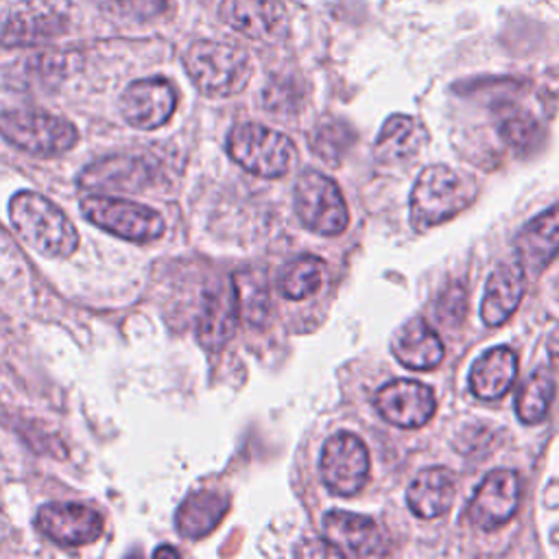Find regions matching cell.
Wrapping results in <instances>:
<instances>
[{"mask_svg": "<svg viewBox=\"0 0 559 559\" xmlns=\"http://www.w3.org/2000/svg\"><path fill=\"white\" fill-rule=\"evenodd\" d=\"M183 68L199 92L207 96L238 94L251 79L249 55L231 44L201 39L183 52Z\"/></svg>", "mask_w": 559, "mask_h": 559, "instance_id": "2", "label": "cell"}, {"mask_svg": "<svg viewBox=\"0 0 559 559\" xmlns=\"http://www.w3.org/2000/svg\"><path fill=\"white\" fill-rule=\"evenodd\" d=\"M474 194V186L450 166H428L411 192V221L419 229L435 227L467 207Z\"/></svg>", "mask_w": 559, "mask_h": 559, "instance_id": "3", "label": "cell"}, {"mask_svg": "<svg viewBox=\"0 0 559 559\" xmlns=\"http://www.w3.org/2000/svg\"><path fill=\"white\" fill-rule=\"evenodd\" d=\"M236 321H238V306H236L231 282L210 288L205 293L201 314L197 321L199 343L207 349H221L234 336Z\"/></svg>", "mask_w": 559, "mask_h": 559, "instance_id": "18", "label": "cell"}, {"mask_svg": "<svg viewBox=\"0 0 559 559\" xmlns=\"http://www.w3.org/2000/svg\"><path fill=\"white\" fill-rule=\"evenodd\" d=\"M518 264L524 273H542L559 253V205L528 221L515 238Z\"/></svg>", "mask_w": 559, "mask_h": 559, "instance_id": "17", "label": "cell"}, {"mask_svg": "<svg viewBox=\"0 0 559 559\" xmlns=\"http://www.w3.org/2000/svg\"><path fill=\"white\" fill-rule=\"evenodd\" d=\"M162 555H173V557H179V552L175 548H159L155 550V557H162Z\"/></svg>", "mask_w": 559, "mask_h": 559, "instance_id": "31", "label": "cell"}, {"mask_svg": "<svg viewBox=\"0 0 559 559\" xmlns=\"http://www.w3.org/2000/svg\"><path fill=\"white\" fill-rule=\"evenodd\" d=\"M555 393V382L552 378L539 369L535 371L520 389L518 400H515V413L524 424H537L544 419L548 413L550 400Z\"/></svg>", "mask_w": 559, "mask_h": 559, "instance_id": "27", "label": "cell"}, {"mask_svg": "<svg viewBox=\"0 0 559 559\" xmlns=\"http://www.w3.org/2000/svg\"><path fill=\"white\" fill-rule=\"evenodd\" d=\"M426 140L428 133L417 118L395 114L380 129V135L376 140V155L380 159L393 162L406 159L413 157L426 144Z\"/></svg>", "mask_w": 559, "mask_h": 559, "instance_id": "24", "label": "cell"}, {"mask_svg": "<svg viewBox=\"0 0 559 559\" xmlns=\"http://www.w3.org/2000/svg\"><path fill=\"white\" fill-rule=\"evenodd\" d=\"M323 282V262L317 255H299L280 273V290L288 299H304L319 290Z\"/></svg>", "mask_w": 559, "mask_h": 559, "instance_id": "26", "label": "cell"}, {"mask_svg": "<svg viewBox=\"0 0 559 559\" xmlns=\"http://www.w3.org/2000/svg\"><path fill=\"white\" fill-rule=\"evenodd\" d=\"M518 376V356L509 347H491L469 371V389L480 400L502 397Z\"/></svg>", "mask_w": 559, "mask_h": 559, "instance_id": "21", "label": "cell"}, {"mask_svg": "<svg viewBox=\"0 0 559 559\" xmlns=\"http://www.w3.org/2000/svg\"><path fill=\"white\" fill-rule=\"evenodd\" d=\"M369 476V452L362 439L352 432L330 437L321 452V478L332 493L352 496L362 489Z\"/></svg>", "mask_w": 559, "mask_h": 559, "instance_id": "8", "label": "cell"}, {"mask_svg": "<svg viewBox=\"0 0 559 559\" xmlns=\"http://www.w3.org/2000/svg\"><path fill=\"white\" fill-rule=\"evenodd\" d=\"M37 528L61 546H85L103 535V515L81 502H48L39 507Z\"/></svg>", "mask_w": 559, "mask_h": 559, "instance_id": "10", "label": "cell"}, {"mask_svg": "<svg viewBox=\"0 0 559 559\" xmlns=\"http://www.w3.org/2000/svg\"><path fill=\"white\" fill-rule=\"evenodd\" d=\"M83 216L96 227L131 242H153L164 234V218L148 205L109 197L87 194L81 199Z\"/></svg>", "mask_w": 559, "mask_h": 559, "instance_id": "6", "label": "cell"}, {"mask_svg": "<svg viewBox=\"0 0 559 559\" xmlns=\"http://www.w3.org/2000/svg\"><path fill=\"white\" fill-rule=\"evenodd\" d=\"M227 153L245 170L260 177H282L290 170L297 155L288 135L255 122H245L231 129Z\"/></svg>", "mask_w": 559, "mask_h": 559, "instance_id": "5", "label": "cell"}, {"mask_svg": "<svg viewBox=\"0 0 559 559\" xmlns=\"http://www.w3.org/2000/svg\"><path fill=\"white\" fill-rule=\"evenodd\" d=\"M465 308H467V293H465V288L461 284L454 282L439 297V301H437V317H439L441 323L456 325L465 317Z\"/></svg>", "mask_w": 559, "mask_h": 559, "instance_id": "30", "label": "cell"}, {"mask_svg": "<svg viewBox=\"0 0 559 559\" xmlns=\"http://www.w3.org/2000/svg\"><path fill=\"white\" fill-rule=\"evenodd\" d=\"M550 347H552V358L559 362V334L555 336V341H552V345H550Z\"/></svg>", "mask_w": 559, "mask_h": 559, "instance_id": "32", "label": "cell"}, {"mask_svg": "<svg viewBox=\"0 0 559 559\" xmlns=\"http://www.w3.org/2000/svg\"><path fill=\"white\" fill-rule=\"evenodd\" d=\"M295 212L308 229L323 236H336L349 223L347 205L338 186L317 170H306L297 179Z\"/></svg>", "mask_w": 559, "mask_h": 559, "instance_id": "7", "label": "cell"}, {"mask_svg": "<svg viewBox=\"0 0 559 559\" xmlns=\"http://www.w3.org/2000/svg\"><path fill=\"white\" fill-rule=\"evenodd\" d=\"M177 107V92L170 81L151 76L133 81L120 96L122 118L142 131L157 129L170 120Z\"/></svg>", "mask_w": 559, "mask_h": 559, "instance_id": "11", "label": "cell"}, {"mask_svg": "<svg viewBox=\"0 0 559 559\" xmlns=\"http://www.w3.org/2000/svg\"><path fill=\"white\" fill-rule=\"evenodd\" d=\"M155 177L157 168L146 157L114 155L85 166L79 175V186L90 194L124 192L146 188L155 181Z\"/></svg>", "mask_w": 559, "mask_h": 559, "instance_id": "12", "label": "cell"}, {"mask_svg": "<svg viewBox=\"0 0 559 559\" xmlns=\"http://www.w3.org/2000/svg\"><path fill=\"white\" fill-rule=\"evenodd\" d=\"M518 502H520L518 474L511 469H493L483 478V483L474 491L467 507V518L474 526L483 531H491L513 518Z\"/></svg>", "mask_w": 559, "mask_h": 559, "instance_id": "13", "label": "cell"}, {"mask_svg": "<svg viewBox=\"0 0 559 559\" xmlns=\"http://www.w3.org/2000/svg\"><path fill=\"white\" fill-rule=\"evenodd\" d=\"M456 489L454 474L445 467H428L415 476L406 502L419 518H437L448 511Z\"/></svg>", "mask_w": 559, "mask_h": 559, "instance_id": "22", "label": "cell"}, {"mask_svg": "<svg viewBox=\"0 0 559 559\" xmlns=\"http://www.w3.org/2000/svg\"><path fill=\"white\" fill-rule=\"evenodd\" d=\"M0 135L20 151L37 157L61 155L79 140V131L70 120L41 109L2 111Z\"/></svg>", "mask_w": 559, "mask_h": 559, "instance_id": "4", "label": "cell"}, {"mask_svg": "<svg viewBox=\"0 0 559 559\" xmlns=\"http://www.w3.org/2000/svg\"><path fill=\"white\" fill-rule=\"evenodd\" d=\"M376 408L393 426L419 428L435 415L437 402L430 386L400 378L376 393Z\"/></svg>", "mask_w": 559, "mask_h": 559, "instance_id": "15", "label": "cell"}, {"mask_svg": "<svg viewBox=\"0 0 559 559\" xmlns=\"http://www.w3.org/2000/svg\"><path fill=\"white\" fill-rule=\"evenodd\" d=\"M238 317L249 325H264L271 314V290L262 269H242L231 277Z\"/></svg>", "mask_w": 559, "mask_h": 559, "instance_id": "25", "label": "cell"}, {"mask_svg": "<svg viewBox=\"0 0 559 559\" xmlns=\"http://www.w3.org/2000/svg\"><path fill=\"white\" fill-rule=\"evenodd\" d=\"M218 17L255 41H275L288 31V13L280 0H223Z\"/></svg>", "mask_w": 559, "mask_h": 559, "instance_id": "14", "label": "cell"}, {"mask_svg": "<svg viewBox=\"0 0 559 559\" xmlns=\"http://www.w3.org/2000/svg\"><path fill=\"white\" fill-rule=\"evenodd\" d=\"M524 288H526V273L522 271L520 264H500L498 269H493L487 280L485 297L480 306L483 321L487 325L504 323L520 306Z\"/></svg>", "mask_w": 559, "mask_h": 559, "instance_id": "20", "label": "cell"}, {"mask_svg": "<svg viewBox=\"0 0 559 559\" xmlns=\"http://www.w3.org/2000/svg\"><path fill=\"white\" fill-rule=\"evenodd\" d=\"M323 535L338 557H384L391 552L386 535L367 515L330 511L323 518Z\"/></svg>", "mask_w": 559, "mask_h": 559, "instance_id": "9", "label": "cell"}, {"mask_svg": "<svg viewBox=\"0 0 559 559\" xmlns=\"http://www.w3.org/2000/svg\"><path fill=\"white\" fill-rule=\"evenodd\" d=\"M535 131L537 124L531 116L526 114H511L502 120L500 124V135L507 140V144H511L513 148H524L531 146V142L535 140Z\"/></svg>", "mask_w": 559, "mask_h": 559, "instance_id": "29", "label": "cell"}, {"mask_svg": "<svg viewBox=\"0 0 559 559\" xmlns=\"http://www.w3.org/2000/svg\"><path fill=\"white\" fill-rule=\"evenodd\" d=\"M9 218L20 240L46 258H70L79 247V231L72 221L39 192L13 194Z\"/></svg>", "mask_w": 559, "mask_h": 559, "instance_id": "1", "label": "cell"}, {"mask_svg": "<svg viewBox=\"0 0 559 559\" xmlns=\"http://www.w3.org/2000/svg\"><path fill=\"white\" fill-rule=\"evenodd\" d=\"M354 142V133L345 122H321L310 135V148L330 166H336Z\"/></svg>", "mask_w": 559, "mask_h": 559, "instance_id": "28", "label": "cell"}, {"mask_svg": "<svg viewBox=\"0 0 559 559\" xmlns=\"http://www.w3.org/2000/svg\"><path fill=\"white\" fill-rule=\"evenodd\" d=\"M68 28V17L46 2H31L17 7L0 28L2 46H35L52 41Z\"/></svg>", "mask_w": 559, "mask_h": 559, "instance_id": "16", "label": "cell"}, {"mask_svg": "<svg viewBox=\"0 0 559 559\" xmlns=\"http://www.w3.org/2000/svg\"><path fill=\"white\" fill-rule=\"evenodd\" d=\"M393 356L411 369H432L443 360V343L421 319H408L397 328L391 341Z\"/></svg>", "mask_w": 559, "mask_h": 559, "instance_id": "19", "label": "cell"}, {"mask_svg": "<svg viewBox=\"0 0 559 559\" xmlns=\"http://www.w3.org/2000/svg\"><path fill=\"white\" fill-rule=\"evenodd\" d=\"M227 496L216 489H199L190 493L177 511V528L183 537H203L216 528L227 513Z\"/></svg>", "mask_w": 559, "mask_h": 559, "instance_id": "23", "label": "cell"}]
</instances>
